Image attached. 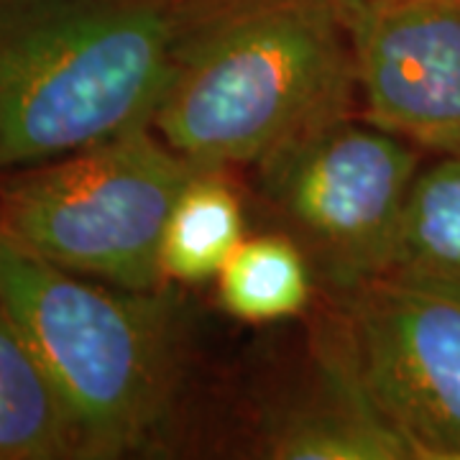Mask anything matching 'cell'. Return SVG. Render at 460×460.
Here are the masks:
<instances>
[{
  "label": "cell",
  "mask_w": 460,
  "mask_h": 460,
  "mask_svg": "<svg viewBox=\"0 0 460 460\" xmlns=\"http://www.w3.org/2000/svg\"><path fill=\"white\" fill-rule=\"evenodd\" d=\"M345 0H230L202 29L151 126L199 166L266 164L348 115Z\"/></svg>",
  "instance_id": "cell-2"
},
{
  "label": "cell",
  "mask_w": 460,
  "mask_h": 460,
  "mask_svg": "<svg viewBox=\"0 0 460 460\" xmlns=\"http://www.w3.org/2000/svg\"><path fill=\"white\" fill-rule=\"evenodd\" d=\"M0 305L62 399L80 458H123L164 428L181 378V325L164 289L87 279L0 233Z\"/></svg>",
  "instance_id": "cell-3"
},
{
  "label": "cell",
  "mask_w": 460,
  "mask_h": 460,
  "mask_svg": "<svg viewBox=\"0 0 460 460\" xmlns=\"http://www.w3.org/2000/svg\"><path fill=\"white\" fill-rule=\"evenodd\" d=\"M330 366L407 443L460 460V287L386 271L343 292Z\"/></svg>",
  "instance_id": "cell-5"
},
{
  "label": "cell",
  "mask_w": 460,
  "mask_h": 460,
  "mask_svg": "<svg viewBox=\"0 0 460 460\" xmlns=\"http://www.w3.org/2000/svg\"><path fill=\"white\" fill-rule=\"evenodd\" d=\"M230 0H0V172L154 120Z\"/></svg>",
  "instance_id": "cell-1"
},
{
  "label": "cell",
  "mask_w": 460,
  "mask_h": 460,
  "mask_svg": "<svg viewBox=\"0 0 460 460\" xmlns=\"http://www.w3.org/2000/svg\"><path fill=\"white\" fill-rule=\"evenodd\" d=\"M420 151L341 115L263 164L266 190L338 289L386 274Z\"/></svg>",
  "instance_id": "cell-6"
},
{
  "label": "cell",
  "mask_w": 460,
  "mask_h": 460,
  "mask_svg": "<svg viewBox=\"0 0 460 460\" xmlns=\"http://www.w3.org/2000/svg\"><path fill=\"white\" fill-rule=\"evenodd\" d=\"M313 295L310 266L292 238L256 235L241 246L217 274L223 310L243 323H274L299 314Z\"/></svg>",
  "instance_id": "cell-11"
},
{
  "label": "cell",
  "mask_w": 460,
  "mask_h": 460,
  "mask_svg": "<svg viewBox=\"0 0 460 460\" xmlns=\"http://www.w3.org/2000/svg\"><path fill=\"white\" fill-rule=\"evenodd\" d=\"M80 460L62 399L0 305V460Z\"/></svg>",
  "instance_id": "cell-8"
},
{
  "label": "cell",
  "mask_w": 460,
  "mask_h": 460,
  "mask_svg": "<svg viewBox=\"0 0 460 460\" xmlns=\"http://www.w3.org/2000/svg\"><path fill=\"white\" fill-rule=\"evenodd\" d=\"M389 271L460 287V154L417 172Z\"/></svg>",
  "instance_id": "cell-12"
},
{
  "label": "cell",
  "mask_w": 460,
  "mask_h": 460,
  "mask_svg": "<svg viewBox=\"0 0 460 460\" xmlns=\"http://www.w3.org/2000/svg\"><path fill=\"white\" fill-rule=\"evenodd\" d=\"M330 366V363H328ZM335 396L284 414L266 438V456L281 460H404L407 443L330 366Z\"/></svg>",
  "instance_id": "cell-9"
},
{
  "label": "cell",
  "mask_w": 460,
  "mask_h": 460,
  "mask_svg": "<svg viewBox=\"0 0 460 460\" xmlns=\"http://www.w3.org/2000/svg\"><path fill=\"white\" fill-rule=\"evenodd\" d=\"M198 169L151 123L136 126L13 169L0 181V233L87 279L133 292L162 289L166 220Z\"/></svg>",
  "instance_id": "cell-4"
},
{
  "label": "cell",
  "mask_w": 460,
  "mask_h": 460,
  "mask_svg": "<svg viewBox=\"0 0 460 460\" xmlns=\"http://www.w3.org/2000/svg\"><path fill=\"white\" fill-rule=\"evenodd\" d=\"M366 120L460 154V0H345Z\"/></svg>",
  "instance_id": "cell-7"
},
{
  "label": "cell",
  "mask_w": 460,
  "mask_h": 460,
  "mask_svg": "<svg viewBox=\"0 0 460 460\" xmlns=\"http://www.w3.org/2000/svg\"><path fill=\"white\" fill-rule=\"evenodd\" d=\"M243 241V208L217 166H202L184 184L162 238L164 281L199 284L217 279L230 253Z\"/></svg>",
  "instance_id": "cell-10"
}]
</instances>
